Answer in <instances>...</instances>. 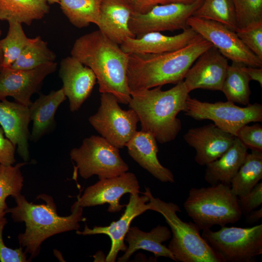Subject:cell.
<instances>
[{
    "label": "cell",
    "mask_w": 262,
    "mask_h": 262,
    "mask_svg": "<svg viewBox=\"0 0 262 262\" xmlns=\"http://www.w3.org/2000/svg\"><path fill=\"white\" fill-rule=\"evenodd\" d=\"M16 206L9 208L6 213H10L15 222H24L25 230L18 234L20 246L34 259L40 253L42 243L55 234L79 230L80 222L86 218L82 215L83 208L76 201L71 208V214L66 216L58 215L53 198L48 195H39L36 199H42L41 204L29 202L21 194L13 197Z\"/></svg>",
    "instance_id": "obj_1"
},
{
    "label": "cell",
    "mask_w": 262,
    "mask_h": 262,
    "mask_svg": "<svg viewBox=\"0 0 262 262\" xmlns=\"http://www.w3.org/2000/svg\"><path fill=\"white\" fill-rule=\"evenodd\" d=\"M71 55L94 73L100 93L114 95L119 103L128 104L131 96L127 80L129 54L99 30L75 41Z\"/></svg>",
    "instance_id": "obj_2"
},
{
    "label": "cell",
    "mask_w": 262,
    "mask_h": 262,
    "mask_svg": "<svg viewBox=\"0 0 262 262\" xmlns=\"http://www.w3.org/2000/svg\"><path fill=\"white\" fill-rule=\"evenodd\" d=\"M213 46L201 36L176 50L129 54L127 76L130 93L183 81L193 63Z\"/></svg>",
    "instance_id": "obj_3"
},
{
    "label": "cell",
    "mask_w": 262,
    "mask_h": 262,
    "mask_svg": "<svg viewBox=\"0 0 262 262\" xmlns=\"http://www.w3.org/2000/svg\"><path fill=\"white\" fill-rule=\"evenodd\" d=\"M161 87L131 92L128 105L136 113L142 130L164 144L174 140L181 129L177 115L184 111L189 92L183 81L167 90Z\"/></svg>",
    "instance_id": "obj_4"
},
{
    "label": "cell",
    "mask_w": 262,
    "mask_h": 262,
    "mask_svg": "<svg viewBox=\"0 0 262 262\" xmlns=\"http://www.w3.org/2000/svg\"><path fill=\"white\" fill-rule=\"evenodd\" d=\"M143 194L149 197V210L161 214L171 229V239L167 247L176 262H224L202 237L196 225L184 222L178 216L177 212L181 211L177 204L154 197L148 187Z\"/></svg>",
    "instance_id": "obj_5"
},
{
    "label": "cell",
    "mask_w": 262,
    "mask_h": 262,
    "mask_svg": "<svg viewBox=\"0 0 262 262\" xmlns=\"http://www.w3.org/2000/svg\"><path fill=\"white\" fill-rule=\"evenodd\" d=\"M188 216L200 230L238 222L243 214L230 185L222 183L192 188L184 203Z\"/></svg>",
    "instance_id": "obj_6"
},
{
    "label": "cell",
    "mask_w": 262,
    "mask_h": 262,
    "mask_svg": "<svg viewBox=\"0 0 262 262\" xmlns=\"http://www.w3.org/2000/svg\"><path fill=\"white\" fill-rule=\"evenodd\" d=\"M70 156L76 164V170H79L84 179L93 175H97L99 180L112 178L129 169L119 148L102 136L91 135L84 138L79 147L71 149Z\"/></svg>",
    "instance_id": "obj_7"
},
{
    "label": "cell",
    "mask_w": 262,
    "mask_h": 262,
    "mask_svg": "<svg viewBox=\"0 0 262 262\" xmlns=\"http://www.w3.org/2000/svg\"><path fill=\"white\" fill-rule=\"evenodd\" d=\"M202 237L224 262H251L262 253V224L202 230Z\"/></svg>",
    "instance_id": "obj_8"
},
{
    "label": "cell",
    "mask_w": 262,
    "mask_h": 262,
    "mask_svg": "<svg viewBox=\"0 0 262 262\" xmlns=\"http://www.w3.org/2000/svg\"><path fill=\"white\" fill-rule=\"evenodd\" d=\"M183 112L197 120H212L218 127L235 136L244 125L262 121V105L257 103L242 107L228 100L210 103L189 96Z\"/></svg>",
    "instance_id": "obj_9"
},
{
    "label": "cell",
    "mask_w": 262,
    "mask_h": 262,
    "mask_svg": "<svg viewBox=\"0 0 262 262\" xmlns=\"http://www.w3.org/2000/svg\"><path fill=\"white\" fill-rule=\"evenodd\" d=\"M118 104L113 94L101 93L98 109L88 120L102 137L119 149L126 147L136 132L139 120L133 110H123Z\"/></svg>",
    "instance_id": "obj_10"
},
{
    "label": "cell",
    "mask_w": 262,
    "mask_h": 262,
    "mask_svg": "<svg viewBox=\"0 0 262 262\" xmlns=\"http://www.w3.org/2000/svg\"><path fill=\"white\" fill-rule=\"evenodd\" d=\"M203 0L191 4L171 2L157 4L145 14L133 12L129 21V28L137 38L151 32L183 30L189 27L187 19Z\"/></svg>",
    "instance_id": "obj_11"
},
{
    "label": "cell",
    "mask_w": 262,
    "mask_h": 262,
    "mask_svg": "<svg viewBox=\"0 0 262 262\" xmlns=\"http://www.w3.org/2000/svg\"><path fill=\"white\" fill-rule=\"evenodd\" d=\"M187 22L189 27L209 41L228 59L262 67V60L243 44L235 31L219 22L193 16L188 18Z\"/></svg>",
    "instance_id": "obj_12"
},
{
    "label": "cell",
    "mask_w": 262,
    "mask_h": 262,
    "mask_svg": "<svg viewBox=\"0 0 262 262\" xmlns=\"http://www.w3.org/2000/svg\"><path fill=\"white\" fill-rule=\"evenodd\" d=\"M57 67L54 62L29 70L3 68L0 71V100L11 97L16 102L29 106L32 95L39 91L45 79Z\"/></svg>",
    "instance_id": "obj_13"
},
{
    "label": "cell",
    "mask_w": 262,
    "mask_h": 262,
    "mask_svg": "<svg viewBox=\"0 0 262 262\" xmlns=\"http://www.w3.org/2000/svg\"><path fill=\"white\" fill-rule=\"evenodd\" d=\"M140 186L135 175L128 171L112 178L99 180L87 187L77 201L82 207L109 204L108 212L120 211L125 206L120 203L121 197L127 193H139Z\"/></svg>",
    "instance_id": "obj_14"
},
{
    "label": "cell",
    "mask_w": 262,
    "mask_h": 262,
    "mask_svg": "<svg viewBox=\"0 0 262 262\" xmlns=\"http://www.w3.org/2000/svg\"><path fill=\"white\" fill-rule=\"evenodd\" d=\"M128 203L125 205L126 209L119 219L112 222L109 226L105 227L95 226L89 228L86 225L83 231L77 230L79 235H89L103 234L108 235L111 241V246L105 261H115L119 251L125 252L127 246L124 243L125 238L132 221L137 216L149 210L147 203L149 197L145 195L139 196V193L130 194Z\"/></svg>",
    "instance_id": "obj_15"
},
{
    "label": "cell",
    "mask_w": 262,
    "mask_h": 262,
    "mask_svg": "<svg viewBox=\"0 0 262 262\" xmlns=\"http://www.w3.org/2000/svg\"><path fill=\"white\" fill-rule=\"evenodd\" d=\"M229 66L228 59L213 46L189 68L184 84L189 93L196 89L221 91Z\"/></svg>",
    "instance_id": "obj_16"
},
{
    "label": "cell",
    "mask_w": 262,
    "mask_h": 262,
    "mask_svg": "<svg viewBox=\"0 0 262 262\" xmlns=\"http://www.w3.org/2000/svg\"><path fill=\"white\" fill-rule=\"evenodd\" d=\"M183 137L196 151V162L206 165L225 153L233 144L236 136L214 124H210L189 129Z\"/></svg>",
    "instance_id": "obj_17"
},
{
    "label": "cell",
    "mask_w": 262,
    "mask_h": 262,
    "mask_svg": "<svg viewBox=\"0 0 262 262\" xmlns=\"http://www.w3.org/2000/svg\"><path fill=\"white\" fill-rule=\"evenodd\" d=\"M59 75L62 89L69 102L70 110L77 111L90 95L97 79L93 71L72 56L63 59Z\"/></svg>",
    "instance_id": "obj_18"
},
{
    "label": "cell",
    "mask_w": 262,
    "mask_h": 262,
    "mask_svg": "<svg viewBox=\"0 0 262 262\" xmlns=\"http://www.w3.org/2000/svg\"><path fill=\"white\" fill-rule=\"evenodd\" d=\"M29 106L6 99L0 101V125L9 140L16 147L19 156L30 159L28 140L31 121Z\"/></svg>",
    "instance_id": "obj_19"
},
{
    "label": "cell",
    "mask_w": 262,
    "mask_h": 262,
    "mask_svg": "<svg viewBox=\"0 0 262 262\" xmlns=\"http://www.w3.org/2000/svg\"><path fill=\"white\" fill-rule=\"evenodd\" d=\"M200 37L195 30L188 27L181 33L173 36L151 32L139 38H128L120 46L125 53L129 54L161 53L181 49Z\"/></svg>",
    "instance_id": "obj_20"
},
{
    "label": "cell",
    "mask_w": 262,
    "mask_h": 262,
    "mask_svg": "<svg viewBox=\"0 0 262 262\" xmlns=\"http://www.w3.org/2000/svg\"><path fill=\"white\" fill-rule=\"evenodd\" d=\"M126 147L130 156L155 178L163 182H175L173 173L158 159L157 141L151 134L142 130L136 131Z\"/></svg>",
    "instance_id": "obj_21"
},
{
    "label": "cell",
    "mask_w": 262,
    "mask_h": 262,
    "mask_svg": "<svg viewBox=\"0 0 262 262\" xmlns=\"http://www.w3.org/2000/svg\"><path fill=\"white\" fill-rule=\"evenodd\" d=\"M133 12L128 0H101L98 30L119 45L128 38H135L129 28Z\"/></svg>",
    "instance_id": "obj_22"
},
{
    "label": "cell",
    "mask_w": 262,
    "mask_h": 262,
    "mask_svg": "<svg viewBox=\"0 0 262 262\" xmlns=\"http://www.w3.org/2000/svg\"><path fill=\"white\" fill-rule=\"evenodd\" d=\"M171 236V231L165 226L158 225L149 232L143 231L137 227H130L125 238L128 246L117 261L127 262L131 255L139 249L151 252L156 258L164 257L176 261L168 248L163 245Z\"/></svg>",
    "instance_id": "obj_23"
},
{
    "label": "cell",
    "mask_w": 262,
    "mask_h": 262,
    "mask_svg": "<svg viewBox=\"0 0 262 262\" xmlns=\"http://www.w3.org/2000/svg\"><path fill=\"white\" fill-rule=\"evenodd\" d=\"M247 148L236 137L231 147L220 157L206 165L204 179L210 185H230L247 154Z\"/></svg>",
    "instance_id": "obj_24"
},
{
    "label": "cell",
    "mask_w": 262,
    "mask_h": 262,
    "mask_svg": "<svg viewBox=\"0 0 262 262\" xmlns=\"http://www.w3.org/2000/svg\"><path fill=\"white\" fill-rule=\"evenodd\" d=\"M66 98L62 88L41 94L29 106L33 127L30 138L37 141L48 133L55 125L54 116L59 106Z\"/></svg>",
    "instance_id": "obj_25"
},
{
    "label": "cell",
    "mask_w": 262,
    "mask_h": 262,
    "mask_svg": "<svg viewBox=\"0 0 262 262\" xmlns=\"http://www.w3.org/2000/svg\"><path fill=\"white\" fill-rule=\"evenodd\" d=\"M49 11L45 0H0V20H15L30 26L44 18Z\"/></svg>",
    "instance_id": "obj_26"
},
{
    "label": "cell",
    "mask_w": 262,
    "mask_h": 262,
    "mask_svg": "<svg viewBox=\"0 0 262 262\" xmlns=\"http://www.w3.org/2000/svg\"><path fill=\"white\" fill-rule=\"evenodd\" d=\"M262 179V151L247 153L237 173L232 179L230 188L238 197L248 194Z\"/></svg>",
    "instance_id": "obj_27"
},
{
    "label": "cell",
    "mask_w": 262,
    "mask_h": 262,
    "mask_svg": "<svg viewBox=\"0 0 262 262\" xmlns=\"http://www.w3.org/2000/svg\"><path fill=\"white\" fill-rule=\"evenodd\" d=\"M101 0H60V8L69 21L78 28L97 25Z\"/></svg>",
    "instance_id": "obj_28"
},
{
    "label": "cell",
    "mask_w": 262,
    "mask_h": 262,
    "mask_svg": "<svg viewBox=\"0 0 262 262\" xmlns=\"http://www.w3.org/2000/svg\"><path fill=\"white\" fill-rule=\"evenodd\" d=\"M244 65L232 62L229 65L221 91L228 101L247 105L250 101L251 80L243 69Z\"/></svg>",
    "instance_id": "obj_29"
},
{
    "label": "cell",
    "mask_w": 262,
    "mask_h": 262,
    "mask_svg": "<svg viewBox=\"0 0 262 262\" xmlns=\"http://www.w3.org/2000/svg\"><path fill=\"white\" fill-rule=\"evenodd\" d=\"M55 53L41 36L30 38L21 54L10 67L16 70H29L55 62Z\"/></svg>",
    "instance_id": "obj_30"
},
{
    "label": "cell",
    "mask_w": 262,
    "mask_h": 262,
    "mask_svg": "<svg viewBox=\"0 0 262 262\" xmlns=\"http://www.w3.org/2000/svg\"><path fill=\"white\" fill-rule=\"evenodd\" d=\"M192 16L219 22L235 32L238 29L232 0H203Z\"/></svg>",
    "instance_id": "obj_31"
},
{
    "label": "cell",
    "mask_w": 262,
    "mask_h": 262,
    "mask_svg": "<svg viewBox=\"0 0 262 262\" xmlns=\"http://www.w3.org/2000/svg\"><path fill=\"white\" fill-rule=\"evenodd\" d=\"M28 163H20L15 165L0 164V219L4 217L8 208L6 199L21 194L23 186V177L20 171Z\"/></svg>",
    "instance_id": "obj_32"
},
{
    "label": "cell",
    "mask_w": 262,
    "mask_h": 262,
    "mask_svg": "<svg viewBox=\"0 0 262 262\" xmlns=\"http://www.w3.org/2000/svg\"><path fill=\"white\" fill-rule=\"evenodd\" d=\"M9 28L5 38L0 40L3 54V68L10 67L28 44L30 38L26 35L22 23L8 21Z\"/></svg>",
    "instance_id": "obj_33"
},
{
    "label": "cell",
    "mask_w": 262,
    "mask_h": 262,
    "mask_svg": "<svg viewBox=\"0 0 262 262\" xmlns=\"http://www.w3.org/2000/svg\"><path fill=\"white\" fill-rule=\"evenodd\" d=\"M238 29L262 21V0H232Z\"/></svg>",
    "instance_id": "obj_34"
},
{
    "label": "cell",
    "mask_w": 262,
    "mask_h": 262,
    "mask_svg": "<svg viewBox=\"0 0 262 262\" xmlns=\"http://www.w3.org/2000/svg\"><path fill=\"white\" fill-rule=\"evenodd\" d=\"M235 32L243 44L262 60V21L238 29Z\"/></svg>",
    "instance_id": "obj_35"
},
{
    "label": "cell",
    "mask_w": 262,
    "mask_h": 262,
    "mask_svg": "<svg viewBox=\"0 0 262 262\" xmlns=\"http://www.w3.org/2000/svg\"><path fill=\"white\" fill-rule=\"evenodd\" d=\"M247 148L262 151V126L257 123L242 126L236 136Z\"/></svg>",
    "instance_id": "obj_36"
},
{
    "label": "cell",
    "mask_w": 262,
    "mask_h": 262,
    "mask_svg": "<svg viewBox=\"0 0 262 262\" xmlns=\"http://www.w3.org/2000/svg\"><path fill=\"white\" fill-rule=\"evenodd\" d=\"M6 218L0 219V261L1 262H27L31 260L27 258V253L20 247L13 249L7 247L4 243L3 230L7 223Z\"/></svg>",
    "instance_id": "obj_37"
},
{
    "label": "cell",
    "mask_w": 262,
    "mask_h": 262,
    "mask_svg": "<svg viewBox=\"0 0 262 262\" xmlns=\"http://www.w3.org/2000/svg\"><path fill=\"white\" fill-rule=\"evenodd\" d=\"M242 213H249L262 204V182H259L248 194L238 197Z\"/></svg>",
    "instance_id": "obj_38"
},
{
    "label": "cell",
    "mask_w": 262,
    "mask_h": 262,
    "mask_svg": "<svg viewBox=\"0 0 262 262\" xmlns=\"http://www.w3.org/2000/svg\"><path fill=\"white\" fill-rule=\"evenodd\" d=\"M4 131L0 127V164L13 165L16 162V146L4 137Z\"/></svg>",
    "instance_id": "obj_39"
},
{
    "label": "cell",
    "mask_w": 262,
    "mask_h": 262,
    "mask_svg": "<svg viewBox=\"0 0 262 262\" xmlns=\"http://www.w3.org/2000/svg\"><path fill=\"white\" fill-rule=\"evenodd\" d=\"M134 12L145 14L157 4L170 3L169 0H128Z\"/></svg>",
    "instance_id": "obj_40"
},
{
    "label": "cell",
    "mask_w": 262,
    "mask_h": 262,
    "mask_svg": "<svg viewBox=\"0 0 262 262\" xmlns=\"http://www.w3.org/2000/svg\"><path fill=\"white\" fill-rule=\"evenodd\" d=\"M244 70L249 77L250 80L257 81L262 87V68L253 67L245 65L243 66Z\"/></svg>",
    "instance_id": "obj_41"
},
{
    "label": "cell",
    "mask_w": 262,
    "mask_h": 262,
    "mask_svg": "<svg viewBox=\"0 0 262 262\" xmlns=\"http://www.w3.org/2000/svg\"><path fill=\"white\" fill-rule=\"evenodd\" d=\"M247 220L251 223L258 221L262 217V208L254 210L248 213Z\"/></svg>",
    "instance_id": "obj_42"
},
{
    "label": "cell",
    "mask_w": 262,
    "mask_h": 262,
    "mask_svg": "<svg viewBox=\"0 0 262 262\" xmlns=\"http://www.w3.org/2000/svg\"><path fill=\"white\" fill-rule=\"evenodd\" d=\"M200 0H169L170 3H180L183 4H191Z\"/></svg>",
    "instance_id": "obj_43"
},
{
    "label": "cell",
    "mask_w": 262,
    "mask_h": 262,
    "mask_svg": "<svg viewBox=\"0 0 262 262\" xmlns=\"http://www.w3.org/2000/svg\"><path fill=\"white\" fill-rule=\"evenodd\" d=\"M3 54L2 49L0 45V71L3 68Z\"/></svg>",
    "instance_id": "obj_44"
},
{
    "label": "cell",
    "mask_w": 262,
    "mask_h": 262,
    "mask_svg": "<svg viewBox=\"0 0 262 262\" xmlns=\"http://www.w3.org/2000/svg\"><path fill=\"white\" fill-rule=\"evenodd\" d=\"M48 4H52L54 3H59L60 0H45Z\"/></svg>",
    "instance_id": "obj_45"
},
{
    "label": "cell",
    "mask_w": 262,
    "mask_h": 262,
    "mask_svg": "<svg viewBox=\"0 0 262 262\" xmlns=\"http://www.w3.org/2000/svg\"><path fill=\"white\" fill-rule=\"evenodd\" d=\"M1 33H2V32H1V30L0 28V36L1 35Z\"/></svg>",
    "instance_id": "obj_46"
}]
</instances>
